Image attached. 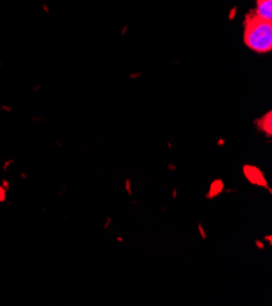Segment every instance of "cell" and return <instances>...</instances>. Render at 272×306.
<instances>
[{"instance_id": "obj_4", "label": "cell", "mask_w": 272, "mask_h": 306, "mask_svg": "<svg viewBox=\"0 0 272 306\" xmlns=\"http://www.w3.org/2000/svg\"><path fill=\"white\" fill-rule=\"evenodd\" d=\"M4 199H5V191H4V189L0 187V201H3Z\"/></svg>"}, {"instance_id": "obj_1", "label": "cell", "mask_w": 272, "mask_h": 306, "mask_svg": "<svg viewBox=\"0 0 272 306\" xmlns=\"http://www.w3.org/2000/svg\"><path fill=\"white\" fill-rule=\"evenodd\" d=\"M244 44L256 53L272 50V21H267L255 14L254 10L244 19Z\"/></svg>"}, {"instance_id": "obj_2", "label": "cell", "mask_w": 272, "mask_h": 306, "mask_svg": "<svg viewBox=\"0 0 272 306\" xmlns=\"http://www.w3.org/2000/svg\"><path fill=\"white\" fill-rule=\"evenodd\" d=\"M255 14L267 21H272V0H256Z\"/></svg>"}, {"instance_id": "obj_3", "label": "cell", "mask_w": 272, "mask_h": 306, "mask_svg": "<svg viewBox=\"0 0 272 306\" xmlns=\"http://www.w3.org/2000/svg\"><path fill=\"white\" fill-rule=\"evenodd\" d=\"M257 126L261 131H264L267 135H271L272 133V118H271V113L267 114L266 116L260 118L257 121Z\"/></svg>"}]
</instances>
